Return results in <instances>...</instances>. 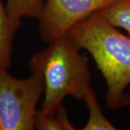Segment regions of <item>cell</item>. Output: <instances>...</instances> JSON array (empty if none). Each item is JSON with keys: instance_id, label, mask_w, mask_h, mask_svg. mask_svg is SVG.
I'll return each mask as SVG.
<instances>
[{"instance_id": "cell-1", "label": "cell", "mask_w": 130, "mask_h": 130, "mask_svg": "<svg viewBox=\"0 0 130 130\" xmlns=\"http://www.w3.org/2000/svg\"><path fill=\"white\" fill-rule=\"evenodd\" d=\"M81 48L88 51L106 80V106L115 110L129 106L126 88L130 84V38L99 12L69 31Z\"/></svg>"}, {"instance_id": "cell-2", "label": "cell", "mask_w": 130, "mask_h": 130, "mask_svg": "<svg viewBox=\"0 0 130 130\" xmlns=\"http://www.w3.org/2000/svg\"><path fill=\"white\" fill-rule=\"evenodd\" d=\"M70 32L48 43V46L34 54L30 60L31 72L41 74L44 82V99L41 110L49 111L62 105L71 95L83 100L91 88L87 57Z\"/></svg>"}, {"instance_id": "cell-3", "label": "cell", "mask_w": 130, "mask_h": 130, "mask_svg": "<svg viewBox=\"0 0 130 130\" xmlns=\"http://www.w3.org/2000/svg\"><path fill=\"white\" fill-rule=\"evenodd\" d=\"M0 64V130H32L35 128L36 106L44 93L41 74L31 72L18 79Z\"/></svg>"}, {"instance_id": "cell-4", "label": "cell", "mask_w": 130, "mask_h": 130, "mask_svg": "<svg viewBox=\"0 0 130 130\" xmlns=\"http://www.w3.org/2000/svg\"><path fill=\"white\" fill-rule=\"evenodd\" d=\"M116 0H46L38 18L39 31L49 43L70 31L75 25L104 9Z\"/></svg>"}, {"instance_id": "cell-5", "label": "cell", "mask_w": 130, "mask_h": 130, "mask_svg": "<svg viewBox=\"0 0 130 130\" xmlns=\"http://www.w3.org/2000/svg\"><path fill=\"white\" fill-rule=\"evenodd\" d=\"M19 26L10 19L2 0H0V64L7 68L12 64V40Z\"/></svg>"}, {"instance_id": "cell-6", "label": "cell", "mask_w": 130, "mask_h": 130, "mask_svg": "<svg viewBox=\"0 0 130 130\" xmlns=\"http://www.w3.org/2000/svg\"><path fill=\"white\" fill-rule=\"evenodd\" d=\"M35 128L39 130H73L75 129L68 118L63 104L49 111H43L41 109L37 110Z\"/></svg>"}, {"instance_id": "cell-7", "label": "cell", "mask_w": 130, "mask_h": 130, "mask_svg": "<svg viewBox=\"0 0 130 130\" xmlns=\"http://www.w3.org/2000/svg\"><path fill=\"white\" fill-rule=\"evenodd\" d=\"M43 0H6V9L10 19L20 25L21 18H37L41 14Z\"/></svg>"}, {"instance_id": "cell-8", "label": "cell", "mask_w": 130, "mask_h": 130, "mask_svg": "<svg viewBox=\"0 0 130 130\" xmlns=\"http://www.w3.org/2000/svg\"><path fill=\"white\" fill-rule=\"evenodd\" d=\"M83 101L89 111L88 120L84 126V130L116 129V127L107 119L103 113L101 107L98 101L96 95L92 88L88 90L84 97Z\"/></svg>"}, {"instance_id": "cell-9", "label": "cell", "mask_w": 130, "mask_h": 130, "mask_svg": "<svg viewBox=\"0 0 130 130\" xmlns=\"http://www.w3.org/2000/svg\"><path fill=\"white\" fill-rule=\"evenodd\" d=\"M99 12L115 27L124 29L130 36V0H116Z\"/></svg>"}]
</instances>
